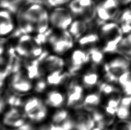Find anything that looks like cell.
I'll return each mask as SVG.
<instances>
[{
	"mask_svg": "<svg viewBox=\"0 0 131 130\" xmlns=\"http://www.w3.org/2000/svg\"><path fill=\"white\" fill-rule=\"evenodd\" d=\"M18 130H31V128H30V127L29 126H28V125H23L22 127H20V128H18Z\"/></svg>",
	"mask_w": 131,
	"mask_h": 130,
	"instance_id": "36",
	"label": "cell"
},
{
	"mask_svg": "<svg viewBox=\"0 0 131 130\" xmlns=\"http://www.w3.org/2000/svg\"><path fill=\"white\" fill-rule=\"evenodd\" d=\"M90 60L89 55L88 52L82 50H75L72 53L71 57V67L70 73H74L79 71L84 64L88 62Z\"/></svg>",
	"mask_w": 131,
	"mask_h": 130,
	"instance_id": "10",
	"label": "cell"
},
{
	"mask_svg": "<svg viewBox=\"0 0 131 130\" xmlns=\"http://www.w3.org/2000/svg\"><path fill=\"white\" fill-rule=\"evenodd\" d=\"M1 6L12 13H17L21 9L34 3V0H1Z\"/></svg>",
	"mask_w": 131,
	"mask_h": 130,
	"instance_id": "13",
	"label": "cell"
},
{
	"mask_svg": "<svg viewBox=\"0 0 131 130\" xmlns=\"http://www.w3.org/2000/svg\"><path fill=\"white\" fill-rule=\"evenodd\" d=\"M100 32L101 36L106 41L123 37L121 27L114 22H106L102 25Z\"/></svg>",
	"mask_w": 131,
	"mask_h": 130,
	"instance_id": "5",
	"label": "cell"
},
{
	"mask_svg": "<svg viewBox=\"0 0 131 130\" xmlns=\"http://www.w3.org/2000/svg\"><path fill=\"white\" fill-rule=\"evenodd\" d=\"M46 10L43 5L32 3L21 9L23 15L35 25L42 14Z\"/></svg>",
	"mask_w": 131,
	"mask_h": 130,
	"instance_id": "9",
	"label": "cell"
},
{
	"mask_svg": "<svg viewBox=\"0 0 131 130\" xmlns=\"http://www.w3.org/2000/svg\"><path fill=\"white\" fill-rule=\"evenodd\" d=\"M50 22L54 27L66 31L72 22V14L67 9L57 7L50 14Z\"/></svg>",
	"mask_w": 131,
	"mask_h": 130,
	"instance_id": "2",
	"label": "cell"
},
{
	"mask_svg": "<svg viewBox=\"0 0 131 130\" xmlns=\"http://www.w3.org/2000/svg\"><path fill=\"white\" fill-rule=\"evenodd\" d=\"M74 128L76 130H92L94 128L95 122L92 116L88 113L79 112L73 118Z\"/></svg>",
	"mask_w": 131,
	"mask_h": 130,
	"instance_id": "7",
	"label": "cell"
},
{
	"mask_svg": "<svg viewBox=\"0 0 131 130\" xmlns=\"http://www.w3.org/2000/svg\"><path fill=\"white\" fill-rule=\"evenodd\" d=\"M71 0H46V5L50 7H59L66 4H69Z\"/></svg>",
	"mask_w": 131,
	"mask_h": 130,
	"instance_id": "32",
	"label": "cell"
},
{
	"mask_svg": "<svg viewBox=\"0 0 131 130\" xmlns=\"http://www.w3.org/2000/svg\"><path fill=\"white\" fill-rule=\"evenodd\" d=\"M3 123L6 126L20 128L24 125L25 120L22 113L18 109L12 108L5 113L4 116Z\"/></svg>",
	"mask_w": 131,
	"mask_h": 130,
	"instance_id": "6",
	"label": "cell"
},
{
	"mask_svg": "<svg viewBox=\"0 0 131 130\" xmlns=\"http://www.w3.org/2000/svg\"><path fill=\"white\" fill-rule=\"evenodd\" d=\"M121 6H127L131 4V0H117Z\"/></svg>",
	"mask_w": 131,
	"mask_h": 130,
	"instance_id": "35",
	"label": "cell"
},
{
	"mask_svg": "<svg viewBox=\"0 0 131 130\" xmlns=\"http://www.w3.org/2000/svg\"><path fill=\"white\" fill-rule=\"evenodd\" d=\"M89 55L90 60L95 65H98L101 63L104 59V55L100 49L93 48L88 52Z\"/></svg>",
	"mask_w": 131,
	"mask_h": 130,
	"instance_id": "26",
	"label": "cell"
},
{
	"mask_svg": "<svg viewBox=\"0 0 131 130\" xmlns=\"http://www.w3.org/2000/svg\"><path fill=\"white\" fill-rule=\"evenodd\" d=\"M47 115V108L44 104H43L38 111L36 113H35L34 115H32L29 118L33 121L35 122H40L46 118Z\"/></svg>",
	"mask_w": 131,
	"mask_h": 130,
	"instance_id": "29",
	"label": "cell"
},
{
	"mask_svg": "<svg viewBox=\"0 0 131 130\" xmlns=\"http://www.w3.org/2000/svg\"><path fill=\"white\" fill-rule=\"evenodd\" d=\"M69 118V113L64 110H59L52 116V123L55 124H60Z\"/></svg>",
	"mask_w": 131,
	"mask_h": 130,
	"instance_id": "27",
	"label": "cell"
},
{
	"mask_svg": "<svg viewBox=\"0 0 131 130\" xmlns=\"http://www.w3.org/2000/svg\"><path fill=\"white\" fill-rule=\"evenodd\" d=\"M126 38H127L128 44H129L130 48L131 49V32L128 34V36H126Z\"/></svg>",
	"mask_w": 131,
	"mask_h": 130,
	"instance_id": "38",
	"label": "cell"
},
{
	"mask_svg": "<svg viewBox=\"0 0 131 130\" xmlns=\"http://www.w3.org/2000/svg\"><path fill=\"white\" fill-rule=\"evenodd\" d=\"M65 101V97L61 92L57 90H52L47 95L46 103L52 107L59 108L63 105Z\"/></svg>",
	"mask_w": 131,
	"mask_h": 130,
	"instance_id": "15",
	"label": "cell"
},
{
	"mask_svg": "<svg viewBox=\"0 0 131 130\" xmlns=\"http://www.w3.org/2000/svg\"><path fill=\"white\" fill-rule=\"evenodd\" d=\"M130 115L129 108L120 105L117 109L116 115L120 120H127Z\"/></svg>",
	"mask_w": 131,
	"mask_h": 130,
	"instance_id": "30",
	"label": "cell"
},
{
	"mask_svg": "<svg viewBox=\"0 0 131 130\" xmlns=\"http://www.w3.org/2000/svg\"><path fill=\"white\" fill-rule=\"evenodd\" d=\"M101 101V97L99 94H92L88 95L83 100L82 107L85 110L93 112L97 108Z\"/></svg>",
	"mask_w": 131,
	"mask_h": 130,
	"instance_id": "19",
	"label": "cell"
},
{
	"mask_svg": "<svg viewBox=\"0 0 131 130\" xmlns=\"http://www.w3.org/2000/svg\"><path fill=\"white\" fill-rule=\"evenodd\" d=\"M108 11L111 15L112 19L117 17L120 13V5L117 0H101L98 4Z\"/></svg>",
	"mask_w": 131,
	"mask_h": 130,
	"instance_id": "16",
	"label": "cell"
},
{
	"mask_svg": "<svg viewBox=\"0 0 131 130\" xmlns=\"http://www.w3.org/2000/svg\"><path fill=\"white\" fill-rule=\"evenodd\" d=\"M48 83L44 80H40L37 82L35 87V90L38 93L43 92L46 89Z\"/></svg>",
	"mask_w": 131,
	"mask_h": 130,
	"instance_id": "33",
	"label": "cell"
},
{
	"mask_svg": "<svg viewBox=\"0 0 131 130\" xmlns=\"http://www.w3.org/2000/svg\"><path fill=\"white\" fill-rule=\"evenodd\" d=\"M36 45L34 39L33 40L31 36L27 34H23V35L20 37L15 50L18 55L27 57L32 48Z\"/></svg>",
	"mask_w": 131,
	"mask_h": 130,
	"instance_id": "12",
	"label": "cell"
},
{
	"mask_svg": "<svg viewBox=\"0 0 131 130\" xmlns=\"http://www.w3.org/2000/svg\"><path fill=\"white\" fill-rule=\"evenodd\" d=\"M69 77L67 73H62L61 71L51 72L47 79V82L50 85H58L64 83Z\"/></svg>",
	"mask_w": 131,
	"mask_h": 130,
	"instance_id": "20",
	"label": "cell"
},
{
	"mask_svg": "<svg viewBox=\"0 0 131 130\" xmlns=\"http://www.w3.org/2000/svg\"><path fill=\"white\" fill-rule=\"evenodd\" d=\"M40 64L44 72L47 71L51 73L54 71L62 70L64 62L61 58L56 56H47L40 62Z\"/></svg>",
	"mask_w": 131,
	"mask_h": 130,
	"instance_id": "11",
	"label": "cell"
},
{
	"mask_svg": "<svg viewBox=\"0 0 131 130\" xmlns=\"http://www.w3.org/2000/svg\"><path fill=\"white\" fill-rule=\"evenodd\" d=\"M87 29L86 22L83 20H76L71 23L69 29V32L75 39L79 38L85 33Z\"/></svg>",
	"mask_w": 131,
	"mask_h": 130,
	"instance_id": "18",
	"label": "cell"
},
{
	"mask_svg": "<svg viewBox=\"0 0 131 130\" xmlns=\"http://www.w3.org/2000/svg\"><path fill=\"white\" fill-rule=\"evenodd\" d=\"M120 105L129 108L131 106V95H126L125 97L121 99Z\"/></svg>",
	"mask_w": 131,
	"mask_h": 130,
	"instance_id": "34",
	"label": "cell"
},
{
	"mask_svg": "<svg viewBox=\"0 0 131 130\" xmlns=\"http://www.w3.org/2000/svg\"><path fill=\"white\" fill-rule=\"evenodd\" d=\"M10 85L14 91L19 93L27 92L32 88L31 83L20 72L15 73L12 79Z\"/></svg>",
	"mask_w": 131,
	"mask_h": 130,
	"instance_id": "8",
	"label": "cell"
},
{
	"mask_svg": "<svg viewBox=\"0 0 131 130\" xmlns=\"http://www.w3.org/2000/svg\"><path fill=\"white\" fill-rule=\"evenodd\" d=\"M99 88L100 91L103 94L106 95H111L116 94V93L120 92V90L111 84H107V83H102L100 85Z\"/></svg>",
	"mask_w": 131,
	"mask_h": 130,
	"instance_id": "28",
	"label": "cell"
},
{
	"mask_svg": "<svg viewBox=\"0 0 131 130\" xmlns=\"http://www.w3.org/2000/svg\"><path fill=\"white\" fill-rule=\"evenodd\" d=\"M50 16L47 10L44 11L35 24V31L38 33H43L48 29Z\"/></svg>",
	"mask_w": 131,
	"mask_h": 130,
	"instance_id": "21",
	"label": "cell"
},
{
	"mask_svg": "<svg viewBox=\"0 0 131 130\" xmlns=\"http://www.w3.org/2000/svg\"><path fill=\"white\" fill-rule=\"evenodd\" d=\"M83 100L82 87L76 82H72L70 84L67 92V106L81 108L83 107Z\"/></svg>",
	"mask_w": 131,
	"mask_h": 130,
	"instance_id": "4",
	"label": "cell"
},
{
	"mask_svg": "<svg viewBox=\"0 0 131 130\" xmlns=\"http://www.w3.org/2000/svg\"><path fill=\"white\" fill-rule=\"evenodd\" d=\"M129 60L124 57H118L112 60L105 67L106 77L109 82H118V79L129 70Z\"/></svg>",
	"mask_w": 131,
	"mask_h": 130,
	"instance_id": "1",
	"label": "cell"
},
{
	"mask_svg": "<svg viewBox=\"0 0 131 130\" xmlns=\"http://www.w3.org/2000/svg\"><path fill=\"white\" fill-rule=\"evenodd\" d=\"M98 80V75L94 72H89L84 75L82 77V83L84 87L91 88L96 85Z\"/></svg>",
	"mask_w": 131,
	"mask_h": 130,
	"instance_id": "23",
	"label": "cell"
},
{
	"mask_svg": "<svg viewBox=\"0 0 131 130\" xmlns=\"http://www.w3.org/2000/svg\"><path fill=\"white\" fill-rule=\"evenodd\" d=\"M46 0H34V3H37L42 5H46Z\"/></svg>",
	"mask_w": 131,
	"mask_h": 130,
	"instance_id": "37",
	"label": "cell"
},
{
	"mask_svg": "<svg viewBox=\"0 0 131 130\" xmlns=\"http://www.w3.org/2000/svg\"><path fill=\"white\" fill-rule=\"evenodd\" d=\"M112 130H131V122L128 120H120L116 123Z\"/></svg>",
	"mask_w": 131,
	"mask_h": 130,
	"instance_id": "31",
	"label": "cell"
},
{
	"mask_svg": "<svg viewBox=\"0 0 131 130\" xmlns=\"http://www.w3.org/2000/svg\"><path fill=\"white\" fill-rule=\"evenodd\" d=\"M11 13L9 10L4 9H2L0 13V33L1 36H6L13 31L14 25Z\"/></svg>",
	"mask_w": 131,
	"mask_h": 130,
	"instance_id": "14",
	"label": "cell"
},
{
	"mask_svg": "<svg viewBox=\"0 0 131 130\" xmlns=\"http://www.w3.org/2000/svg\"><path fill=\"white\" fill-rule=\"evenodd\" d=\"M48 41L52 45L53 51L59 55L66 52L73 45L71 34L69 31H63L62 35L60 37L51 35Z\"/></svg>",
	"mask_w": 131,
	"mask_h": 130,
	"instance_id": "3",
	"label": "cell"
},
{
	"mask_svg": "<svg viewBox=\"0 0 131 130\" xmlns=\"http://www.w3.org/2000/svg\"><path fill=\"white\" fill-rule=\"evenodd\" d=\"M69 10L73 15L83 16L85 13V8L82 5L80 0H71L69 3Z\"/></svg>",
	"mask_w": 131,
	"mask_h": 130,
	"instance_id": "24",
	"label": "cell"
},
{
	"mask_svg": "<svg viewBox=\"0 0 131 130\" xmlns=\"http://www.w3.org/2000/svg\"><path fill=\"white\" fill-rule=\"evenodd\" d=\"M118 82L126 95H131V71L125 72L118 79Z\"/></svg>",
	"mask_w": 131,
	"mask_h": 130,
	"instance_id": "22",
	"label": "cell"
},
{
	"mask_svg": "<svg viewBox=\"0 0 131 130\" xmlns=\"http://www.w3.org/2000/svg\"><path fill=\"white\" fill-rule=\"evenodd\" d=\"M43 104L41 100L37 97H32L28 100L24 104V112L29 118L36 113Z\"/></svg>",
	"mask_w": 131,
	"mask_h": 130,
	"instance_id": "17",
	"label": "cell"
},
{
	"mask_svg": "<svg viewBox=\"0 0 131 130\" xmlns=\"http://www.w3.org/2000/svg\"><path fill=\"white\" fill-rule=\"evenodd\" d=\"M99 41V38L96 34L91 33L79 39V44L82 46H92Z\"/></svg>",
	"mask_w": 131,
	"mask_h": 130,
	"instance_id": "25",
	"label": "cell"
}]
</instances>
